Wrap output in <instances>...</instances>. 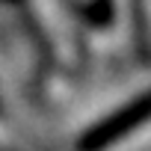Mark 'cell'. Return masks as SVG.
I'll return each instance as SVG.
<instances>
[{
    "label": "cell",
    "mask_w": 151,
    "mask_h": 151,
    "mask_svg": "<svg viewBox=\"0 0 151 151\" xmlns=\"http://www.w3.org/2000/svg\"><path fill=\"white\" fill-rule=\"evenodd\" d=\"M148 122H151V89L139 92L136 98H130L127 104L113 110L110 116H104L101 122L86 127L77 136V151H107L116 142H122L124 136L136 133Z\"/></svg>",
    "instance_id": "6da1fadb"
}]
</instances>
